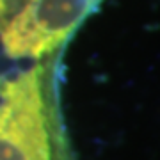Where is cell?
<instances>
[{"label": "cell", "instance_id": "1", "mask_svg": "<svg viewBox=\"0 0 160 160\" xmlns=\"http://www.w3.org/2000/svg\"><path fill=\"white\" fill-rule=\"evenodd\" d=\"M0 160H71L39 62L0 75Z\"/></svg>", "mask_w": 160, "mask_h": 160}, {"label": "cell", "instance_id": "2", "mask_svg": "<svg viewBox=\"0 0 160 160\" xmlns=\"http://www.w3.org/2000/svg\"><path fill=\"white\" fill-rule=\"evenodd\" d=\"M23 0H0V23L9 18L18 7L22 6Z\"/></svg>", "mask_w": 160, "mask_h": 160}]
</instances>
